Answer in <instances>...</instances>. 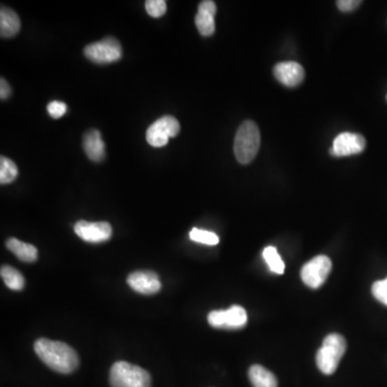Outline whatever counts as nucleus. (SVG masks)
Masks as SVG:
<instances>
[{
    "instance_id": "obj_1",
    "label": "nucleus",
    "mask_w": 387,
    "mask_h": 387,
    "mask_svg": "<svg viewBox=\"0 0 387 387\" xmlns=\"http://www.w3.org/2000/svg\"><path fill=\"white\" fill-rule=\"evenodd\" d=\"M34 348L38 358L56 372L69 374L79 367L78 354L72 346L64 342L46 338L38 339Z\"/></svg>"
},
{
    "instance_id": "obj_2",
    "label": "nucleus",
    "mask_w": 387,
    "mask_h": 387,
    "mask_svg": "<svg viewBox=\"0 0 387 387\" xmlns=\"http://www.w3.org/2000/svg\"><path fill=\"white\" fill-rule=\"evenodd\" d=\"M261 145V133L257 125L245 121L240 125L235 137L233 152L240 164H249L255 158Z\"/></svg>"
},
{
    "instance_id": "obj_3",
    "label": "nucleus",
    "mask_w": 387,
    "mask_h": 387,
    "mask_svg": "<svg viewBox=\"0 0 387 387\" xmlns=\"http://www.w3.org/2000/svg\"><path fill=\"white\" fill-rule=\"evenodd\" d=\"M112 387H151L148 371L127 362H116L110 369L109 376Z\"/></svg>"
},
{
    "instance_id": "obj_4",
    "label": "nucleus",
    "mask_w": 387,
    "mask_h": 387,
    "mask_svg": "<svg viewBox=\"0 0 387 387\" xmlns=\"http://www.w3.org/2000/svg\"><path fill=\"white\" fill-rule=\"evenodd\" d=\"M346 350V341L344 337L339 334H330L324 339L322 348L316 354V365L322 374H334L339 362Z\"/></svg>"
},
{
    "instance_id": "obj_5",
    "label": "nucleus",
    "mask_w": 387,
    "mask_h": 387,
    "mask_svg": "<svg viewBox=\"0 0 387 387\" xmlns=\"http://www.w3.org/2000/svg\"><path fill=\"white\" fill-rule=\"evenodd\" d=\"M84 55L95 64H112L122 58V46L116 38H104L100 41L86 46L84 48Z\"/></svg>"
},
{
    "instance_id": "obj_6",
    "label": "nucleus",
    "mask_w": 387,
    "mask_h": 387,
    "mask_svg": "<svg viewBox=\"0 0 387 387\" xmlns=\"http://www.w3.org/2000/svg\"><path fill=\"white\" fill-rule=\"evenodd\" d=\"M180 128V123L175 116H165L149 127L145 138L154 148H161L168 143L169 139L177 136Z\"/></svg>"
},
{
    "instance_id": "obj_7",
    "label": "nucleus",
    "mask_w": 387,
    "mask_h": 387,
    "mask_svg": "<svg viewBox=\"0 0 387 387\" xmlns=\"http://www.w3.org/2000/svg\"><path fill=\"white\" fill-rule=\"evenodd\" d=\"M332 263L325 255H318L302 267L300 276L306 286L316 290L325 283L332 271Z\"/></svg>"
},
{
    "instance_id": "obj_8",
    "label": "nucleus",
    "mask_w": 387,
    "mask_h": 387,
    "mask_svg": "<svg viewBox=\"0 0 387 387\" xmlns=\"http://www.w3.org/2000/svg\"><path fill=\"white\" fill-rule=\"evenodd\" d=\"M208 322L215 328L239 330L247 325V314L241 306H233L229 310L210 312Z\"/></svg>"
},
{
    "instance_id": "obj_9",
    "label": "nucleus",
    "mask_w": 387,
    "mask_h": 387,
    "mask_svg": "<svg viewBox=\"0 0 387 387\" xmlns=\"http://www.w3.org/2000/svg\"><path fill=\"white\" fill-rule=\"evenodd\" d=\"M74 233L86 242L100 243L112 236V227L108 222H88L81 219L74 225Z\"/></svg>"
},
{
    "instance_id": "obj_10",
    "label": "nucleus",
    "mask_w": 387,
    "mask_h": 387,
    "mask_svg": "<svg viewBox=\"0 0 387 387\" xmlns=\"http://www.w3.org/2000/svg\"><path fill=\"white\" fill-rule=\"evenodd\" d=\"M366 148V139L355 133H342L334 140L330 154L334 157L360 154Z\"/></svg>"
},
{
    "instance_id": "obj_11",
    "label": "nucleus",
    "mask_w": 387,
    "mask_h": 387,
    "mask_svg": "<svg viewBox=\"0 0 387 387\" xmlns=\"http://www.w3.org/2000/svg\"><path fill=\"white\" fill-rule=\"evenodd\" d=\"M127 283L133 290L143 295H153L161 288L158 276L153 271H136L129 274Z\"/></svg>"
},
{
    "instance_id": "obj_12",
    "label": "nucleus",
    "mask_w": 387,
    "mask_h": 387,
    "mask_svg": "<svg viewBox=\"0 0 387 387\" xmlns=\"http://www.w3.org/2000/svg\"><path fill=\"white\" fill-rule=\"evenodd\" d=\"M274 76L280 83L288 88H295L301 84L304 79V69L295 62H283L274 66Z\"/></svg>"
},
{
    "instance_id": "obj_13",
    "label": "nucleus",
    "mask_w": 387,
    "mask_h": 387,
    "mask_svg": "<svg viewBox=\"0 0 387 387\" xmlns=\"http://www.w3.org/2000/svg\"><path fill=\"white\" fill-rule=\"evenodd\" d=\"M215 13H217V4L212 0H203L199 4L195 23L198 28V32L203 37H210L215 34Z\"/></svg>"
},
{
    "instance_id": "obj_14",
    "label": "nucleus",
    "mask_w": 387,
    "mask_h": 387,
    "mask_svg": "<svg viewBox=\"0 0 387 387\" xmlns=\"http://www.w3.org/2000/svg\"><path fill=\"white\" fill-rule=\"evenodd\" d=\"M83 149L90 161L100 163L106 157V144L97 129H90L83 136Z\"/></svg>"
},
{
    "instance_id": "obj_15",
    "label": "nucleus",
    "mask_w": 387,
    "mask_h": 387,
    "mask_svg": "<svg viewBox=\"0 0 387 387\" xmlns=\"http://www.w3.org/2000/svg\"><path fill=\"white\" fill-rule=\"evenodd\" d=\"M21 29V21L15 11L3 6L0 9V36L11 38Z\"/></svg>"
},
{
    "instance_id": "obj_16",
    "label": "nucleus",
    "mask_w": 387,
    "mask_h": 387,
    "mask_svg": "<svg viewBox=\"0 0 387 387\" xmlns=\"http://www.w3.org/2000/svg\"><path fill=\"white\" fill-rule=\"evenodd\" d=\"M8 249L15 254L16 257L24 263H34L37 261L38 250L29 243L20 241L16 238H10L6 242Z\"/></svg>"
},
{
    "instance_id": "obj_17",
    "label": "nucleus",
    "mask_w": 387,
    "mask_h": 387,
    "mask_svg": "<svg viewBox=\"0 0 387 387\" xmlns=\"http://www.w3.org/2000/svg\"><path fill=\"white\" fill-rule=\"evenodd\" d=\"M249 379L254 387H278L276 376L261 365H253L250 368Z\"/></svg>"
},
{
    "instance_id": "obj_18",
    "label": "nucleus",
    "mask_w": 387,
    "mask_h": 387,
    "mask_svg": "<svg viewBox=\"0 0 387 387\" xmlns=\"http://www.w3.org/2000/svg\"><path fill=\"white\" fill-rule=\"evenodd\" d=\"M0 274L3 278L4 282L6 285L12 290H22L25 285V279L22 276L21 272L19 270H16L15 268L11 267V266H3L1 270H0Z\"/></svg>"
},
{
    "instance_id": "obj_19",
    "label": "nucleus",
    "mask_w": 387,
    "mask_h": 387,
    "mask_svg": "<svg viewBox=\"0 0 387 387\" xmlns=\"http://www.w3.org/2000/svg\"><path fill=\"white\" fill-rule=\"evenodd\" d=\"M18 166L15 163L8 157H0V183L1 184H9L13 182L18 177Z\"/></svg>"
},
{
    "instance_id": "obj_20",
    "label": "nucleus",
    "mask_w": 387,
    "mask_h": 387,
    "mask_svg": "<svg viewBox=\"0 0 387 387\" xmlns=\"http://www.w3.org/2000/svg\"><path fill=\"white\" fill-rule=\"evenodd\" d=\"M263 257L265 259L267 265L269 266L270 270L274 273H284L285 269V264L282 261L281 256L278 253L277 249L274 247H267L263 252Z\"/></svg>"
},
{
    "instance_id": "obj_21",
    "label": "nucleus",
    "mask_w": 387,
    "mask_h": 387,
    "mask_svg": "<svg viewBox=\"0 0 387 387\" xmlns=\"http://www.w3.org/2000/svg\"><path fill=\"white\" fill-rule=\"evenodd\" d=\"M189 238L193 241L207 245H217L219 242V238L217 237V233L198 229H191Z\"/></svg>"
},
{
    "instance_id": "obj_22",
    "label": "nucleus",
    "mask_w": 387,
    "mask_h": 387,
    "mask_svg": "<svg viewBox=\"0 0 387 387\" xmlns=\"http://www.w3.org/2000/svg\"><path fill=\"white\" fill-rule=\"evenodd\" d=\"M145 10L152 18H161L167 11V3L165 0H148L145 1Z\"/></svg>"
},
{
    "instance_id": "obj_23",
    "label": "nucleus",
    "mask_w": 387,
    "mask_h": 387,
    "mask_svg": "<svg viewBox=\"0 0 387 387\" xmlns=\"http://www.w3.org/2000/svg\"><path fill=\"white\" fill-rule=\"evenodd\" d=\"M372 295L376 300L387 306V278L381 281H376L372 285Z\"/></svg>"
},
{
    "instance_id": "obj_24",
    "label": "nucleus",
    "mask_w": 387,
    "mask_h": 387,
    "mask_svg": "<svg viewBox=\"0 0 387 387\" xmlns=\"http://www.w3.org/2000/svg\"><path fill=\"white\" fill-rule=\"evenodd\" d=\"M48 112L52 118H60L64 116V113L67 112V106L64 102L54 100L48 104Z\"/></svg>"
},
{
    "instance_id": "obj_25",
    "label": "nucleus",
    "mask_w": 387,
    "mask_h": 387,
    "mask_svg": "<svg viewBox=\"0 0 387 387\" xmlns=\"http://www.w3.org/2000/svg\"><path fill=\"white\" fill-rule=\"evenodd\" d=\"M360 5H362L360 0H339V1H337L339 10H341L342 12L354 11Z\"/></svg>"
},
{
    "instance_id": "obj_26",
    "label": "nucleus",
    "mask_w": 387,
    "mask_h": 387,
    "mask_svg": "<svg viewBox=\"0 0 387 387\" xmlns=\"http://www.w3.org/2000/svg\"><path fill=\"white\" fill-rule=\"evenodd\" d=\"M12 90L10 88L9 83L5 79H0V98L1 100H6L11 96Z\"/></svg>"
},
{
    "instance_id": "obj_27",
    "label": "nucleus",
    "mask_w": 387,
    "mask_h": 387,
    "mask_svg": "<svg viewBox=\"0 0 387 387\" xmlns=\"http://www.w3.org/2000/svg\"><path fill=\"white\" fill-rule=\"evenodd\" d=\"M386 100H387V97H386Z\"/></svg>"
}]
</instances>
